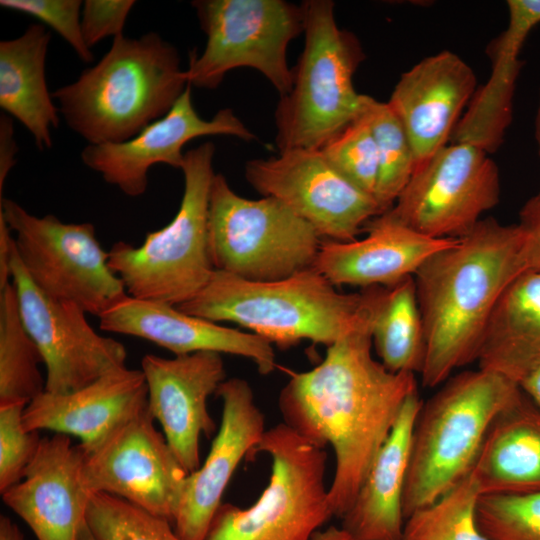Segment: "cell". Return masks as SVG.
<instances>
[{
    "label": "cell",
    "mask_w": 540,
    "mask_h": 540,
    "mask_svg": "<svg viewBox=\"0 0 540 540\" xmlns=\"http://www.w3.org/2000/svg\"><path fill=\"white\" fill-rule=\"evenodd\" d=\"M312 540H358L343 527L330 526L323 531H317Z\"/></svg>",
    "instance_id": "43"
},
{
    "label": "cell",
    "mask_w": 540,
    "mask_h": 540,
    "mask_svg": "<svg viewBox=\"0 0 540 540\" xmlns=\"http://www.w3.org/2000/svg\"><path fill=\"white\" fill-rule=\"evenodd\" d=\"M480 496L470 472L432 504L409 515L400 540H488L476 520Z\"/></svg>",
    "instance_id": "31"
},
{
    "label": "cell",
    "mask_w": 540,
    "mask_h": 540,
    "mask_svg": "<svg viewBox=\"0 0 540 540\" xmlns=\"http://www.w3.org/2000/svg\"><path fill=\"white\" fill-rule=\"evenodd\" d=\"M86 522L100 540H182L172 523L116 496H92Z\"/></svg>",
    "instance_id": "32"
},
{
    "label": "cell",
    "mask_w": 540,
    "mask_h": 540,
    "mask_svg": "<svg viewBox=\"0 0 540 540\" xmlns=\"http://www.w3.org/2000/svg\"><path fill=\"white\" fill-rule=\"evenodd\" d=\"M363 112L377 146L379 173L374 198L383 214L409 182L416 161L409 137L387 102L366 95Z\"/></svg>",
    "instance_id": "30"
},
{
    "label": "cell",
    "mask_w": 540,
    "mask_h": 540,
    "mask_svg": "<svg viewBox=\"0 0 540 540\" xmlns=\"http://www.w3.org/2000/svg\"><path fill=\"white\" fill-rule=\"evenodd\" d=\"M470 472L481 495L540 491V406L522 390L493 419Z\"/></svg>",
    "instance_id": "25"
},
{
    "label": "cell",
    "mask_w": 540,
    "mask_h": 540,
    "mask_svg": "<svg viewBox=\"0 0 540 540\" xmlns=\"http://www.w3.org/2000/svg\"><path fill=\"white\" fill-rule=\"evenodd\" d=\"M215 146L205 142L185 152L184 192L175 217L135 247L117 242L108 263L131 297L179 306L197 295L214 268L208 248L210 189Z\"/></svg>",
    "instance_id": "7"
},
{
    "label": "cell",
    "mask_w": 540,
    "mask_h": 540,
    "mask_svg": "<svg viewBox=\"0 0 540 540\" xmlns=\"http://www.w3.org/2000/svg\"><path fill=\"white\" fill-rule=\"evenodd\" d=\"M133 0H85L81 10V31L91 49L99 41L123 35Z\"/></svg>",
    "instance_id": "37"
},
{
    "label": "cell",
    "mask_w": 540,
    "mask_h": 540,
    "mask_svg": "<svg viewBox=\"0 0 540 540\" xmlns=\"http://www.w3.org/2000/svg\"><path fill=\"white\" fill-rule=\"evenodd\" d=\"M320 151L337 172L374 197L379 173L378 152L364 112Z\"/></svg>",
    "instance_id": "34"
},
{
    "label": "cell",
    "mask_w": 540,
    "mask_h": 540,
    "mask_svg": "<svg viewBox=\"0 0 540 540\" xmlns=\"http://www.w3.org/2000/svg\"><path fill=\"white\" fill-rule=\"evenodd\" d=\"M382 286L341 293L313 267L276 281H249L214 270L205 287L177 306L213 322H232L289 348L302 340L327 347L369 319Z\"/></svg>",
    "instance_id": "3"
},
{
    "label": "cell",
    "mask_w": 540,
    "mask_h": 540,
    "mask_svg": "<svg viewBox=\"0 0 540 540\" xmlns=\"http://www.w3.org/2000/svg\"><path fill=\"white\" fill-rule=\"evenodd\" d=\"M519 386L530 399L540 406V361L522 379Z\"/></svg>",
    "instance_id": "41"
},
{
    "label": "cell",
    "mask_w": 540,
    "mask_h": 540,
    "mask_svg": "<svg viewBox=\"0 0 540 540\" xmlns=\"http://www.w3.org/2000/svg\"><path fill=\"white\" fill-rule=\"evenodd\" d=\"M245 178L263 197L283 202L321 238L353 241L382 214L375 198L337 172L320 149H294L250 160Z\"/></svg>",
    "instance_id": "15"
},
{
    "label": "cell",
    "mask_w": 540,
    "mask_h": 540,
    "mask_svg": "<svg viewBox=\"0 0 540 540\" xmlns=\"http://www.w3.org/2000/svg\"><path fill=\"white\" fill-rule=\"evenodd\" d=\"M206 45L192 53L188 83L215 89L225 75L249 67L262 73L281 96L293 86L289 43L304 32L302 4L284 0H197L192 2Z\"/></svg>",
    "instance_id": "10"
},
{
    "label": "cell",
    "mask_w": 540,
    "mask_h": 540,
    "mask_svg": "<svg viewBox=\"0 0 540 540\" xmlns=\"http://www.w3.org/2000/svg\"><path fill=\"white\" fill-rule=\"evenodd\" d=\"M141 370L147 384L148 412L190 474L200 467L201 435L209 437L216 430L207 401L225 380L222 356L212 351L173 358L147 354L141 360Z\"/></svg>",
    "instance_id": "17"
},
{
    "label": "cell",
    "mask_w": 540,
    "mask_h": 540,
    "mask_svg": "<svg viewBox=\"0 0 540 540\" xmlns=\"http://www.w3.org/2000/svg\"><path fill=\"white\" fill-rule=\"evenodd\" d=\"M499 197V172L488 152L471 143L452 142L415 169L384 214L423 235L459 239L498 204Z\"/></svg>",
    "instance_id": "12"
},
{
    "label": "cell",
    "mask_w": 540,
    "mask_h": 540,
    "mask_svg": "<svg viewBox=\"0 0 540 540\" xmlns=\"http://www.w3.org/2000/svg\"><path fill=\"white\" fill-rule=\"evenodd\" d=\"M191 88L188 84L166 115L129 140L88 144L80 154L83 164L125 195L138 197L147 190L150 168L166 164L181 169L183 147L195 138L228 135L244 141L256 139L230 108L220 109L209 120L203 119L194 108Z\"/></svg>",
    "instance_id": "16"
},
{
    "label": "cell",
    "mask_w": 540,
    "mask_h": 540,
    "mask_svg": "<svg viewBox=\"0 0 540 540\" xmlns=\"http://www.w3.org/2000/svg\"><path fill=\"white\" fill-rule=\"evenodd\" d=\"M521 246L517 224L481 219L417 270L414 281L426 339L423 386L437 387L456 369L477 361L499 297L523 272Z\"/></svg>",
    "instance_id": "2"
},
{
    "label": "cell",
    "mask_w": 540,
    "mask_h": 540,
    "mask_svg": "<svg viewBox=\"0 0 540 540\" xmlns=\"http://www.w3.org/2000/svg\"><path fill=\"white\" fill-rule=\"evenodd\" d=\"M364 229L368 234L363 239L321 243L313 268L334 286L392 287L414 277L430 256L458 240L423 235L384 213Z\"/></svg>",
    "instance_id": "22"
},
{
    "label": "cell",
    "mask_w": 540,
    "mask_h": 540,
    "mask_svg": "<svg viewBox=\"0 0 540 540\" xmlns=\"http://www.w3.org/2000/svg\"><path fill=\"white\" fill-rule=\"evenodd\" d=\"M12 232L0 214V289L11 280L10 259L12 251Z\"/></svg>",
    "instance_id": "40"
},
{
    "label": "cell",
    "mask_w": 540,
    "mask_h": 540,
    "mask_svg": "<svg viewBox=\"0 0 540 540\" xmlns=\"http://www.w3.org/2000/svg\"><path fill=\"white\" fill-rule=\"evenodd\" d=\"M535 135H536V140H537L538 147H539V156H540V95H539V105H538V110H537V114H536V121H535ZM537 195L540 196V190L537 193Z\"/></svg>",
    "instance_id": "45"
},
{
    "label": "cell",
    "mask_w": 540,
    "mask_h": 540,
    "mask_svg": "<svg viewBox=\"0 0 540 540\" xmlns=\"http://www.w3.org/2000/svg\"><path fill=\"white\" fill-rule=\"evenodd\" d=\"M520 392L508 378L479 368L450 376L422 404L404 488L405 519L470 473L493 419Z\"/></svg>",
    "instance_id": "5"
},
{
    "label": "cell",
    "mask_w": 540,
    "mask_h": 540,
    "mask_svg": "<svg viewBox=\"0 0 540 540\" xmlns=\"http://www.w3.org/2000/svg\"><path fill=\"white\" fill-rule=\"evenodd\" d=\"M0 540H24L17 524L5 515L0 516Z\"/></svg>",
    "instance_id": "42"
},
{
    "label": "cell",
    "mask_w": 540,
    "mask_h": 540,
    "mask_svg": "<svg viewBox=\"0 0 540 540\" xmlns=\"http://www.w3.org/2000/svg\"><path fill=\"white\" fill-rule=\"evenodd\" d=\"M98 318L103 331L145 339L175 356L201 351L237 355L254 362L261 375L276 367L272 344L265 338L184 313L173 305L127 294Z\"/></svg>",
    "instance_id": "21"
},
{
    "label": "cell",
    "mask_w": 540,
    "mask_h": 540,
    "mask_svg": "<svg viewBox=\"0 0 540 540\" xmlns=\"http://www.w3.org/2000/svg\"><path fill=\"white\" fill-rule=\"evenodd\" d=\"M10 275L23 324L46 367L45 391L69 393L126 366L122 343L98 334L80 306L50 297L35 285L20 263L13 239Z\"/></svg>",
    "instance_id": "14"
},
{
    "label": "cell",
    "mask_w": 540,
    "mask_h": 540,
    "mask_svg": "<svg viewBox=\"0 0 540 540\" xmlns=\"http://www.w3.org/2000/svg\"><path fill=\"white\" fill-rule=\"evenodd\" d=\"M147 397L142 370L125 366L69 393L44 391L27 404L22 425L26 431L77 436L89 448L146 408Z\"/></svg>",
    "instance_id": "23"
},
{
    "label": "cell",
    "mask_w": 540,
    "mask_h": 540,
    "mask_svg": "<svg viewBox=\"0 0 540 540\" xmlns=\"http://www.w3.org/2000/svg\"><path fill=\"white\" fill-rule=\"evenodd\" d=\"M147 407L84 448V481L93 493L119 497L174 522L188 473L154 426Z\"/></svg>",
    "instance_id": "13"
},
{
    "label": "cell",
    "mask_w": 540,
    "mask_h": 540,
    "mask_svg": "<svg viewBox=\"0 0 540 540\" xmlns=\"http://www.w3.org/2000/svg\"><path fill=\"white\" fill-rule=\"evenodd\" d=\"M372 346L392 372L421 373L426 339L414 277L385 287L372 322Z\"/></svg>",
    "instance_id": "28"
},
{
    "label": "cell",
    "mask_w": 540,
    "mask_h": 540,
    "mask_svg": "<svg viewBox=\"0 0 540 540\" xmlns=\"http://www.w3.org/2000/svg\"><path fill=\"white\" fill-rule=\"evenodd\" d=\"M84 451L69 435L41 438L23 479L3 493V502L37 540H79L94 495L84 481Z\"/></svg>",
    "instance_id": "19"
},
{
    "label": "cell",
    "mask_w": 540,
    "mask_h": 540,
    "mask_svg": "<svg viewBox=\"0 0 540 540\" xmlns=\"http://www.w3.org/2000/svg\"><path fill=\"white\" fill-rule=\"evenodd\" d=\"M0 214L14 233L13 246L22 267L50 297L75 303L99 317L127 295L92 223H64L51 214L38 217L3 196Z\"/></svg>",
    "instance_id": "11"
},
{
    "label": "cell",
    "mask_w": 540,
    "mask_h": 540,
    "mask_svg": "<svg viewBox=\"0 0 540 540\" xmlns=\"http://www.w3.org/2000/svg\"><path fill=\"white\" fill-rule=\"evenodd\" d=\"M216 394L222 400L219 430L205 462L187 475L173 522L174 531L182 540L206 539L232 475L266 431L264 415L246 380L225 379Z\"/></svg>",
    "instance_id": "18"
},
{
    "label": "cell",
    "mask_w": 540,
    "mask_h": 540,
    "mask_svg": "<svg viewBox=\"0 0 540 540\" xmlns=\"http://www.w3.org/2000/svg\"><path fill=\"white\" fill-rule=\"evenodd\" d=\"M302 6L304 48L292 69V89L275 110L279 152L321 149L364 109L366 95L353 85L364 58L357 39L338 27L333 1L307 0Z\"/></svg>",
    "instance_id": "6"
},
{
    "label": "cell",
    "mask_w": 540,
    "mask_h": 540,
    "mask_svg": "<svg viewBox=\"0 0 540 540\" xmlns=\"http://www.w3.org/2000/svg\"><path fill=\"white\" fill-rule=\"evenodd\" d=\"M271 457V475L250 507L221 504L205 540H312L332 517L327 454L284 422L266 430L250 456Z\"/></svg>",
    "instance_id": "8"
},
{
    "label": "cell",
    "mask_w": 540,
    "mask_h": 540,
    "mask_svg": "<svg viewBox=\"0 0 540 540\" xmlns=\"http://www.w3.org/2000/svg\"><path fill=\"white\" fill-rule=\"evenodd\" d=\"M80 0H1L0 6L30 15L52 28L85 63L94 60L92 50L86 45L81 31Z\"/></svg>",
    "instance_id": "36"
},
{
    "label": "cell",
    "mask_w": 540,
    "mask_h": 540,
    "mask_svg": "<svg viewBox=\"0 0 540 540\" xmlns=\"http://www.w3.org/2000/svg\"><path fill=\"white\" fill-rule=\"evenodd\" d=\"M422 404L418 391L408 397L351 507L341 518V527L358 540L401 539L412 435Z\"/></svg>",
    "instance_id": "24"
},
{
    "label": "cell",
    "mask_w": 540,
    "mask_h": 540,
    "mask_svg": "<svg viewBox=\"0 0 540 540\" xmlns=\"http://www.w3.org/2000/svg\"><path fill=\"white\" fill-rule=\"evenodd\" d=\"M16 145L13 138V125L7 116H1L0 122V195L5 179L14 165Z\"/></svg>",
    "instance_id": "39"
},
{
    "label": "cell",
    "mask_w": 540,
    "mask_h": 540,
    "mask_svg": "<svg viewBox=\"0 0 540 540\" xmlns=\"http://www.w3.org/2000/svg\"><path fill=\"white\" fill-rule=\"evenodd\" d=\"M540 361V270L514 278L486 325L477 362L516 384Z\"/></svg>",
    "instance_id": "27"
},
{
    "label": "cell",
    "mask_w": 540,
    "mask_h": 540,
    "mask_svg": "<svg viewBox=\"0 0 540 540\" xmlns=\"http://www.w3.org/2000/svg\"><path fill=\"white\" fill-rule=\"evenodd\" d=\"M320 236L274 197L236 194L215 174L209 196L208 248L214 270L249 281H276L313 267Z\"/></svg>",
    "instance_id": "9"
},
{
    "label": "cell",
    "mask_w": 540,
    "mask_h": 540,
    "mask_svg": "<svg viewBox=\"0 0 540 540\" xmlns=\"http://www.w3.org/2000/svg\"><path fill=\"white\" fill-rule=\"evenodd\" d=\"M374 314L328 346L316 367L290 372L278 399L286 425L318 447L334 450L328 503L332 516L340 518L351 507L406 400L418 391L415 374L392 372L373 357Z\"/></svg>",
    "instance_id": "1"
},
{
    "label": "cell",
    "mask_w": 540,
    "mask_h": 540,
    "mask_svg": "<svg viewBox=\"0 0 540 540\" xmlns=\"http://www.w3.org/2000/svg\"><path fill=\"white\" fill-rule=\"evenodd\" d=\"M522 234L523 272L540 270V196L531 197L519 212L517 224Z\"/></svg>",
    "instance_id": "38"
},
{
    "label": "cell",
    "mask_w": 540,
    "mask_h": 540,
    "mask_svg": "<svg viewBox=\"0 0 540 540\" xmlns=\"http://www.w3.org/2000/svg\"><path fill=\"white\" fill-rule=\"evenodd\" d=\"M50 32L29 25L21 36L0 42V107L32 135L40 150L52 147L59 110L45 75Z\"/></svg>",
    "instance_id": "26"
},
{
    "label": "cell",
    "mask_w": 540,
    "mask_h": 540,
    "mask_svg": "<svg viewBox=\"0 0 540 540\" xmlns=\"http://www.w3.org/2000/svg\"><path fill=\"white\" fill-rule=\"evenodd\" d=\"M188 84L173 44L156 32L123 34L95 65L52 96L66 125L99 145L129 140L162 118Z\"/></svg>",
    "instance_id": "4"
},
{
    "label": "cell",
    "mask_w": 540,
    "mask_h": 540,
    "mask_svg": "<svg viewBox=\"0 0 540 540\" xmlns=\"http://www.w3.org/2000/svg\"><path fill=\"white\" fill-rule=\"evenodd\" d=\"M475 87L472 68L451 51L427 57L401 75L387 103L409 137L415 169L446 146Z\"/></svg>",
    "instance_id": "20"
},
{
    "label": "cell",
    "mask_w": 540,
    "mask_h": 540,
    "mask_svg": "<svg viewBox=\"0 0 540 540\" xmlns=\"http://www.w3.org/2000/svg\"><path fill=\"white\" fill-rule=\"evenodd\" d=\"M41 353L26 330L12 281L0 289V404L30 403L45 391Z\"/></svg>",
    "instance_id": "29"
},
{
    "label": "cell",
    "mask_w": 540,
    "mask_h": 540,
    "mask_svg": "<svg viewBox=\"0 0 540 540\" xmlns=\"http://www.w3.org/2000/svg\"><path fill=\"white\" fill-rule=\"evenodd\" d=\"M24 402L0 404V493L19 483L34 458L41 438L22 425Z\"/></svg>",
    "instance_id": "35"
},
{
    "label": "cell",
    "mask_w": 540,
    "mask_h": 540,
    "mask_svg": "<svg viewBox=\"0 0 540 540\" xmlns=\"http://www.w3.org/2000/svg\"><path fill=\"white\" fill-rule=\"evenodd\" d=\"M79 540H100L89 528L87 522L84 524L80 531Z\"/></svg>",
    "instance_id": "44"
},
{
    "label": "cell",
    "mask_w": 540,
    "mask_h": 540,
    "mask_svg": "<svg viewBox=\"0 0 540 540\" xmlns=\"http://www.w3.org/2000/svg\"><path fill=\"white\" fill-rule=\"evenodd\" d=\"M476 520L488 540H540V491L481 495Z\"/></svg>",
    "instance_id": "33"
}]
</instances>
